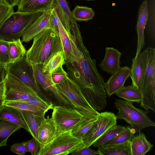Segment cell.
Returning <instances> with one entry per match:
<instances>
[{
    "label": "cell",
    "instance_id": "cell-26",
    "mask_svg": "<svg viewBox=\"0 0 155 155\" xmlns=\"http://www.w3.org/2000/svg\"><path fill=\"white\" fill-rule=\"evenodd\" d=\"M59 36L61 43L65 62L70 59L71 54V46L70 35L68 33L62 23L59 20L58 22Z\"/></svg>",
    "mask_w": 155,
    "mask_h": 155
},
{
    "label": "cell",
    "instance_id": "cell-15",
    "mask_svg": "<svg viewBox=\"0 0 155 155\" xmlns=\"http://www.w3.org/2000/svg\"><path fill=\"white\" fill-rule=\"evenodd\" d=\"M121 52L112 47H106L105 56L99 65L104 71L112 74L120 68Z\"/></svg>",
    "mask_w": 155,
    "mask_h": 155
},
{
    "label": "cell",
    "instance_id": "cell-37",
    "mask_svg": "<svg viewBox=\"0 0 155 155\" xmlns=\"http://www.w3.org/2000/svg\"><path fill=\"white\" fill-rule=\"evenodd\" d=\"M13 12V8L11 7L4 0H0V25Z\"/></svg>",
    "mask_w": 155,
    "mask_h": 155
},
{
    "label": "cell",
    "instance_id": "cell-14",
    "mask_svg": "<svg viewBox=\"0 0 155 155\" xmlns=\"http://www.w3.org/2000/svg\"><path fill=\"white\" fill-rule=\"evenodd\" d=\"M130 68L126 66L120 68L105 83L104 88L107 95L110 97L123 87L127 79L130 77Z\"/></svg>",
    "mask_w": 155,
    "mask_h": 155
},
{
    "label": "cell",
    "instance_id": "cell-27",
    "mask_svg": "<svg viewBox=\"0 0 155 155\" xmlns=\"http://www.w3.org/2000/svg\"><path fill=\"white\" fill-rule=\"evenodd\" d=\"M101 155H131L129 142L110 147L105 145L98 147Z\"/></svg>",
    "mask_w": 155,
    "mask_h": 155
},
{
    "label": "cell",
    "instance_id": "cell-42",
    "mask_svg": "<svg viewBox=\"0 0 155 155\" xmlns=\"http://www.w3.org/2000/svg\"><path fill=\"white\" fill-rule=\"evenodd\" d=\"M7 73L6 66L0 64V83L5 80Z\"/></svg>",
    "mask_w": 155,
    "mask_h": 155
},
{
    "label": "cell",
    "instance_id": "cell-24",
    "mask_svg": "<svg viewBox=\"0 0 155 155\" xmlns=\"http://www.w3.org/2000/svg\"><path fill=\"white\" fill-rule=\"evenodd\" d=\"M21 128L17 124L0 119V147L7 145L9 137Z\"/></svg>",
    "mask_w": 155,
    "mask_h": 155
},
{
    "label": "cell",
    "instance_id": "cell-35",
    "mask_svg": "<svg viewBox=\"0 0 155 155\" xmlns=\"http://www.w3.org/2000/svg\"><path fill=\"white\" fill-rule=\"evenodd\" d=\"M49 78L56 84L63 80L65 77L68 75L67 72L61 66L55 70L51 73H45Z\"/></svg>",
    "mask_w": 155,
    "mask_h": 155
},
{
    "label": "cell",
    "instance_id": "cell-11",
    "mask_svg": "<svg viewBox=\"0 0 155 155\" xmlns=\"http://www.w3.org/2000/svg\"><path fill=\"white\" fill-rule=\"evenodd\" d=\"M4 101H23L39 96L32 88L7 72L5 80Z\"/></svg>",
    "mask_w": 155,
    "mask_h": 155
},
{
    "label": "cell",
    "instance_id": "cell-13",
    "mask_svg": "<svg viewBox=\"0 0 155 155\" xmlns=\"http://www.w3.org/2000/svg\"><path fill=\"white\" fill-rule=\"evenodd\" d=\"M52 7L46 10L27 28L22 35V42H28L36 35L49 28Z\"/></svg>",
    "mask_w": 155,
    "mask_h": 155
},
{
    "label": "cell",
    "instance_id": "cell-10",
    "mask_svg": "<svg viewBox=\"0 0 155 155\" xmlns=\"http://www.w3.org/2000/svg\"><path fill=\"white\" fill-rule=\"evenodd\" d=\"M31 65L34 79L45 92V95L53 105L54 104V106L73 107L69 101L59 90L55 84L42 72L41 66L32 64Z\"/></svg>",
    "mask_w": 155,
    "mask_h": 155
},
{
    "label": "cell",
    "instance_id": "cell-22",
    "mask_svg": "<svg viewBox=\"0 0 155 155\" xmlns=\"http://www.w3.org/2000/svg\"><path fill=\"white\" fill-rule=\"evenodd\" d=\"M55 0H20L18 12H32L51 8Z\"/></svg>",
    "mask_w": 155,
    "mask_h": 155
},
{
    "label": "cell",
    "instance_id": "cell-46",
    "mask_svg": "<svg viewBox=\"0 0 155 155\" xmlns=\"http://www.w3.org/2000/svg\"><path fill=\"white\" fill-rule=\"evenodd\" d=\"M87 0V1H94V0Z\"/></svg>",
    "mask_w": 155,
    "mask_h": 155
},
{
    "label": "cell",
    "instance_id": "cell-19",
    "mask_svg": "<svg viewBox=\"0 0 155 155\" xmlns=\"http://www.w3.org/2000/svg\"><path fill=\"white\" fill-rule=\"evenodd\" d=\"M129 143L131 155H144L150 151L153 146L141 132L132 137Z\"/></svg>",
    "mask_w": 155,
    "mask_h": 155
},
{
    "label": "cell",
    "instance_id": "cell-25",
    "mask_svg": "<svg viewBox=\"0 0 155 155\" xmlns=\"http://www.w3.org/2000/svg\"><path fill=\"white\" fill-rule=\"evenodd\" d=\"M115 95L127 101L131 102L140 103L142 98L140 91L132 85L124 86L116 93Z\"/></svg>",
    "mask_w": 155,
    "mask_h": 155
},
{
    "label": "cell",
    "instance_id": "cell-28",
    "mask_svg": "<svg viewBox=\"0 0 155 155\" xmlns=\"http://www.w3.org/2000/svg\"><path fill=\"white\" fill-rule=\"evenodd\" d=\"M3 105L5 106L15 108L21 111L28 112L34 114L42 116H45L46 112L44 110L24 101H4Z\"/></svg>",
    "mask_w": 155,
    "mask_h": 155
},
{
    "label": "cell",
    "instance_id": "cell-1",
    "mask_svg": "<svg viewBox=\"0 0 155 155\" xmlns=\"http://www.w3.org/2000/svg\"><path fill=\"white\" fill-rule=\"evenodd\" d=\"M71 57L65 65L68 76L80 87L89 104L98 111L107 105L104 78L99 73L96 61L85 46L80 28L71 31Z\"/></svg>",
    "mask_w": 155,
    "mask_h": 155
},
{
    "label": "cell",
    "instance_id": "cell-20",
    "mask_svg": "<svg viewBox=\"0 0 155 155\" xmlns=\"http://www.w3.org/2000/svg\"><path fill=\"white\" fill-rule=\"evenodd\" d=\"M130 77L132 81V85L140 91L142 86L144 75V66L141 53L132 59Z\"/></svg>",
    "mask_w": 155,
    "mask_h": 155
},
{
    "label": "cell",
    "instance_id": "cell-4",
    "mask_svg": "<svg viewBox=\"0 0 155 155\" xmlns=\"http://www.w3.org/2000/svg\"><path fill=\"white\" fill-rule=\"evenodd\" d=\"M59 36L51 28H47L33 38L31 46L25 55L30 64L41 66L49 57L55 47Z\"/></svg>",
    "mask_w": 155,
    "mask_h": 155
},
{
    "label": "cell",
    "instance_id": "cell-23",
    "mask_svg": "<svg viewBox=\"0 0 155 155\" xmlns=\"http://www.w3.org/2000/svg\"><path fill=\"white\" fill-rule=\"evenodd\" d=\"M33 138L38 140L39 127L45 116L34 114L27 111H21Z\"/></svg>",
    "mask_w": 155,
    "mask_h": 155
},
{
    "label": "cell",
    "instance_id": "cell-32",
    "mask_svg": "<svg viewBox=\"0 0 155 155\" xmlns=\"http://www.w3.org/2000/svg\"><path fill=\"white\" fill-rule=\"evenodd\" d=\"M135 130L129 126L105 146L110 147L129 143L136 133Z\"/></svg>",
    "mask_w": 155,
    "mask_h": 155
},
{
    "label": "cell",
    "instance_id": "cell-17",
    "mask_svg": "<svg viewBox=\"0 0 155 155\" xmlns=\"http://www.w3.org/2000/svg\"><path fill=\"white\" fill-rule=\"evenodd\" d=\"M57 129L53 120L48 115L42 120L39 127L38 141L45 144L51 141L57 136Z\"/></svg>",
    "mask_w": 155,
    "mask_h": 155
},
{
    "label": "cell",
    "instance_id": "cell-12",
    "mask_svg": "<svg viewBox=\"0 0 155 155\" xmlns=\"http://www.w3.org/2000/svg\"><path fill=\"white\" fill-rule=\"evenodd\" d=\"M117 118L113 112L105 111L100 113L94 124L82 140L84 147H89L106 131L117 124Z\"/></svg>",
    "mask_w": 155,
    "mask_h": 155
},
{
    "label": "cell",
    "instance_id": "cell-29",
    "mask_svg": "<svg viewBox=\"0 0 155 155\" xmlns=\"http://www.w3.org/2000/svg\"><path fill=\"white\" fill-rule=\"evenodd\" d=\"M126 127L116 124L106 131L93 143L94 147L105 145L123 130Z\"/></svg>",
    "mask_w": 155,
    "mask_h": 155
},
{
    "label": "cell",
    "instance_id": "cell-33",
    "mask_svg": "<svg viewBox=\"0 0 155 155\" xmlns=\"http://www.w3.org/2000/svg\"><path fill=\"white\" fill-rule=\"evenodd\" d=\"M74 19L78 21H87L92 19L95 13L92 8L87 6L76 5L71 12Z\"/></svg>",
    "mask_w": 155,
    "mask_h": 155
},
{
    "label": "cell",
    "instance_id": "cell-21",
    "mask_svg": "<svg viewBox=\"0 0 155 155\" xmlns=\"http://www.w3.org/2000/svg\"><path fill=\"white\" fill-rule=\"evenodd\" d=\"M0 119L17 124L27 132L29 131L21 110L17 109L4 106L0 111Z\"/></svg>",
    "mask_w": 155,
    "mask_h": 155
},
{
    "label": "cell",
    "instance_id": "cell-40",
    "mask_svg": "<svg viewBox=\"0 0 155 155\" xmlns=\"http://www.w3.org/2000/svg\"><path fill=\"white\" fill-rule=\"evenodd\" d=\"M27 142L29 152L32 155H37L40 148L39 143L34 138Z\"/></svg>",
    "mask_w": 155,
    "mask_h": 155
},
{
    "label": "cell",
    "instance_id": "cell-7",
    "mask_svg": "<svg viewBox=\"0 0 155 155\" xmlns=\"http://www.w3.org/2000/svg\"><path fill=\"white\" fill-rule=\"evenodd\" d=\"M114 104L118 110L117 118L124 120L136 132L149 127L155 126V123L147 116L146 111L135 107L131 102L117 99Z\"/></svg>",
    "mask_w": 155,
    "mask_h": 155
},
{
    "label": "cell",
    "instance_id": "cell-5",
    "mask_svg": "<svg viewBox=\"0 0 155 155\" xmlns=\"http://www.w3.org/2000/svg\"><path fill=\"white\" fill-rule=\"evenodd\" d=\"M84 147L83 140L74 136L70 130L58 134L47 144H40L37 155H66Z\"/></svg>",
    "mask_w": 155,
    "mask_h": 155
},
{
    "label": "cell",
    "instance_id": "cell-31",
    "mask_svg": "<svg viewBox=\"0 0 155 155\" xmlns=\"http://www.w3.org/2000/svg\"><path fill=\"white\" fill-rule=\"evenodd\" d=\"M97 117H85L84 120L72 130V134L75 137L82 140L89 130L94 124Z\"/></svg>",
    "mask_w": 155,
    "mask_h": 155
},
{
    "label": "cell",
    "instance_id": "cell-36",
    "mask_svg": "<svg viewBox=\"0 0 155 155\" xmlns=\"http://www.w3.org/2000/svg\"><path fill=\"white\" fill-rule=\"evenodd\" d=\"M8 42L0 39V64L7 66L11 63L8 54Z\"/></svg>",
    "mask_w": 155,
    "mask_h": 155
},
{
    "label": "cell",
    "instance_id": "cell-39",
    "mask_svg": "<svg viewBox=\"0 0 155 155\" xmlns=\"http://www.w3.org/2000/svg\"><path fill=\"white\" fill-rule=\"evenodd\" d=\"M59 18L53 5L52 6L50 17V25L49 28L51 29L56 34L59 36L58 22Z\"/></svg>",
    "mask_w": 155,
    "mask_h": 155
},
{
    "label": "cell",
    "instance_id": "cell-38",
    "mask_svg": "<svg viewBox=\"0 0 155 155\" xmlns=\"http://www.w3.org/2000/svg\"><path fill=\"white\" fill-rule=\"evenodd\" d=\"M11 151L17 154L23 155L29 152L27 141L13 144L10 148Z\"/></svg>",
    "mask_w": 155,
    "mask_h": 155
},
{
    "label": "cell",
    "instance_id": "cell-9",
    "mask_svg": "<svg viewBox=\"0 0 155 155\" xmlns=\"http://www.w3.org/2000/svg\"><path fill=\"white\" fill-rule=\"evenodd\" d=\"M53 110L51 117L57 128V135L64 132L72 130L86 117L73 107L54 106Z\"/></svg>",
    "mask_w": 155,
    "mask_h": 155
},
{
    "label": "cell",
    "instance_id": "cell-2",
    "mask_svg": "<svg viewBox=\"0 0 155 155\" xmlns=\"http://www.w3.org/2000/svg\"><path fill=\"white\" fill-rule=\"evenodd\" d=\"M45 10L12 12L0 25V39L12 42L20 38L27 28Z\"/></svg>",
    "mask_w": 155,
    "mask_h": 155
},
{
    "label": "cell",
    "instance_id": "cell-3",
    "mask_svg": "<svg viewBox=\"0 0 155 155\" xmlns=\"http://www.w3.org/2000/svg\"><path fill=\"white\" fill-rule=\"evenodd\" d=\"M144 75L140 90L142 95L140 106L155 112V49L147 48L141 53Z\"/></svg>",
    "mask_w": 155,
    "mask_h": 155
},
{
    "label": "cell",
    "instance_id": "cell-44",
    "mask_svg": "<svg viewBox=\"0 0 155 155\" xmlns=\"http://www.w3.org/2000/svg\"><path fill=\"white\" fill-rule=\"evenodd\" d=\"M9 6L12 8H14L16 6L18 5L20 0H4Z\"/></svg>",
    "mask_w": 155,
    "mask_h": 155
},
{
    "label": "cell",
    "instance_id": "cell-43",
    "mask_svg": "<svg viewBox=\"0 0 155 155\" xmlns=\"http://www.w3.org/2000/svg\"><path fill=\"white\" fill-rule=\"evenodd\" d=\"M5 81L0 83V99L4 100L5 90Z\"/></svg>",
    "mask_w": 155,
    "mask_h": 155
},
{
    "label": "cell",
    "instance_id": "cell-41",
    "mask_svg": "<svg viewBox=\"0 0 155 155\" xmlns=\"http://www.w3.org/2000/svg\"><path fill=\"white\" fill-rule=\"evenodd\" d=\"M71 154L72 155H101V153L98 150H95L90 149L89 147L83 148L72 152Z\"/></svg>",
    "mask_w": 155,
    "mask_h": 155
},
{
    "label": "cell",
    "instance_id": "cell-6",
    "mask_svg": "<svg viewBox=\"0 0 155 155\" xmlns=\"http://www.w3.org/2000/svg\"><path fill=\"white\" fill-rule=\"evenodd\" d=\"M62 94L73 107L86 117L97 118L99 114L89 104L79 86L68 75L55 84Z\"/></svg>",
    "mask_w": 155,
    "mask_h": 155
},
{
    "label": "cell",
    "instance_id": "cell-34",
    "mask_svg": "<svg viewBox=\"0 0 155 155\" xmlns=\"http://www.w3.org/2000/svg\"><path fill=\"white\" fill-rule=\"evenodd\" d=\"M24 101L41 109L46 112H47L49 109H53L54 106L52 103H48L45 101L39 96L31 97L27 101Z\"/></svg>",
    "mask_w": 155,
    "mask_h": 155
},
{
    "label": "cell",
    "instance_id": "cell-45",
    "mask_svg": "<svg viewBox=\"0 0 155 155\" xmlns=\"http://www.w3.org/2000/svg\"><path fill=\"white\" fill-rule=\"evenodd\" d=\"M4 101V99H0V111L1 110L4 106L3 105V102Z\"/></svg>",
    "mask_w": 155,
    "mask_h": 155
},
{
    "label": "cell",
    "instance_id": "cell-8",
    "mask_svg": "<svg viewBox=\"0 0 155 155\" xmlns=\"http://www.w3.org/2000/svg\"><path fill=\"white\" fill-rule=\"evenodd\" d=\"M6 68L7 72L32 88L41 99L48 103H51L34 79L31 65L26 60L25 55L9 63Z\"/></svg>",
    "mask_w": 155,
    "mask_h": 155
},
{
    "label": "cell",
    "instance_id": "cell-16",
    "mask_svg": "<svg viewBox=\"0 0 155 155\" xmlns=\"http://www.w3.org/2000/svg\"><path fill=\"white\" fill-rule=\"evenodd\" d=\"M147 0H144L140 7L136 29L137 35L136 55L140 52L145 45L144 30L148 18Z\"/></svg>",
    "mask_w": 155,
    "mask_h": 155
},
{
    "label": "cell",
    "instance_id": "cell-18",
    "mask_svg": "<svg viewBox=\"0 0 155 155\" xmlns=\"http://www.w3.org/2000/svg\"><path fill=\"white\" fill-rule=\"evenodd\" d=\"M65 61L61 43L58 45L41 66L42 72L51 73L59 67L65 64Z\"/></svg>",
    "mask_w": 155,
    "mask_h": 155
},
{
    "label": "cell",
    "instance_id": "cell-30",
    "mask_svg": "<svg viewBox=\"0 0 155 155\" xmlns=\"http://www.w3.org/2000/svg\"><path fill=\"white\" fill-rule=\"evenodd\" d=\"M22 42L20 38L13 41L8 42V54L11 62L25 55L26 51Z\"/></svg>",
    "mask_w": 155,
    "mask_h": 155
}]
</instances>
